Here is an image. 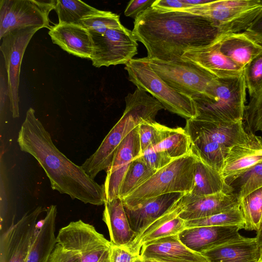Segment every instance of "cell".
<instances>
[{"label":"cell","instance_id":"6da1fadb","mask_svg":"<svg viewBox=\"0 0 262 262\" xmlns=\"http://www.w3.org/2000/svg\"><path fill=\"white\" fill-rule=\"evenodd\" d=\"M133 33L147 50L149 59H182L193 48L209 45L221 35L215 25L200 15L181 11H161L149 7L135 19Z\"/></svg>","mask_w":262,"mask_h":262},{"label":"cell","instance_id":"7a4b0ae2","mask_svg":"<svg viewBox=\"0 0 262 262\" xmlns=\"http://www.w3.org/2000/svg\"><path fill=\"white\" fill-rule=\"evenodd\" d=\"M17 141L20 149L33 156L43 168L52 189L84 204H104V185L97 183L59 150L32 107L26 112Z\"/></svg>","mask_w":262,"mask_h":262},{"label":"cell","instance_id":"3957f363","mask_svg":"<svg viewBox=\"0 0 262 262\" xmlns=\"http://www.w3.org/2000/svg\"><path fill=\"white\" fill-rule=\"evenodd\" d=\"M144 91L137 88L125 98V109L120 119L105 136L97 149L81 165L94 179L110 166L117 149L125 136L144 121H155L158 112L164 107Z\"/></svg>","mask_w":262,"mask_h":262},{"label":"cell","instance_id":"277c9868","mask_svg":"<svg viewBox=\"0 0 262 262\" xmlns=\"http://www.w3.org/2000/svg\"><path fill=\"white\" fill-rule=\"evenodd\" d=\"M247 89L244 74L216 77L203 94L192 97L199 120L235 123L244 119Z\"/></svg>","mask_w":262,"mask_h":262},{"label":"cell","instance_id":"5b68a950","mask_svg":"<svg viewBox=\"0 0 262 262\" xmlns=\"http://www.w3.org/2000/svg\"><path fill=\"white\" fill-rule=\"evenodd\" d=\"M196 157L192 152L173 160L158 170L148 180L122 199L125 207L161 195L180 192L189 193L193 185Z\"/></svg>","mask_w":262,"mask_h":262},{"label":"cell","instance_id":"8992f818","mask_svg":"<svg viewBox=\"0 0 262 262\" xmlns=\"http://www.w3.org/2000/svg\"><path fill=\"white\" fill-rule=\"evenodd\" d=\"M125 69L129 81L158 100L164 109L186 120L196 117L192 99L166 84L150 67L146 57L132 59L125 64Z\"/></svg>","mask_w":262,"mask_h":262},{"label":"cell","instance_id":"52a82bcc","mask_svg":"<svg viewBox=\"0 0 262 262\" xmlns=\"http://www.w3.org/2000/svg\"><path fill=\"white\" fill-rule=\"evenodd\" d=\"M262 9L261 0L212 1L181 10L212 21L222 34L245 31Z\"/></svg>","mask_w":262,"mask_h":262},{"label":"cell","instance_id":"ba28073f","mask_svg":"<svg viewBox=\"0 0 262 262\" xmlns=\"http://www.w3.org/2000/svg\"><path fill=\"white\" fill-rule=\"evenodd\" d=\"M156 74L172 89L192 97L205 93L216 77L191 62L164 61L146 57Z\"/></svg>","mask_w":262,"mask_h":262},{"label":"cell","instance_id":"9c48e42d","mask_svg":"<svg viewBox=\"0 0 262 262\" xmlns=\"http://www.w3.org/2000/svg\"><path fill=\"white\" fill-rule=\"evenodd\" d=\"M55 0H1L0 39L9 32L29 27L50 29L49 15Z\"/></svg>","mask_w":262,"mask_h":262},{"label":"cell","instance_id":"30bf717a","mask_svg":"<svg viewBox=\"0 0 262 262\" xmlns=\"http://www.w3.org/2000/svg\"><path fill=\"white\" fill-rule=\"evenodd\" d=\"M40 29L38 27L18 28L9 32L1 39L0 50L7 76L10 110L14 118L19 116L18 88L22 59L30 40Z\"/></svg>","mask_w":262,"mask_h":262},{"label":"cell","instance_id":"8fae6325","mask_svg":"<svg viewBox=\"0 0 262 262\" xmlns=\"http://www.w3.org/2000/svg\"><path fill=\"white\" fill-rule=\"evenodd\" d=\"M56 242L64 249L78 253L81 262H98L111 246V242L93 226L81 220L61 228Z\"/></svg>","mask_w":262,"mask_h":262},{"label":"cell","instance_id":"7c38bea8","mask_svg":"<svg viewBox=\"0 0 262 262\" xmlns=\"http://www.w3.org/2000/svg\"><path fill=\"white\" fill-rule=\"evenodd\" d=\"M95 67L126 64L138 53V42L133 31L124 26L108 30L102 35L91 34Z\"/></svg>","mask_w":262,"mask_h":262},{"label":"cell","instance_id":"4fadbf2b","mask_svg":"<svg viewBox=\"0 0 262 262\" xmlns=\"http://www.w3.org/2000/svg\"><path fill=\"white\" fill-rule=\"evenodd\" d=\"M46 208L26 212L0 237V262H26L37 233V220Z\"/></svg>","mask_w":262,"mask_h":262},{"label":"cell","instance_id":"5bb4252c","mask_svg":"<svg viewBox=\"0 0 262 262\" xmlns=\"http://www.w3.org/2000/svg\"><path fill=\"white\" fill-rule=\"evenodd\" d=\"M138 125L122 141L110 166L106 171V176L103 184L106 201L119 197L120 186L130 163L142 154Z\"/></svg>","mask_w":262,"mask_h":262},{"label":"cell","instance_id":"9a60e30c","mask_svg":"<svg viewBox=\"0 0 262 262\" xmlns=\"http://www.w3.org/2000/svg\"><path fill=\"white\" fill-rule=\"evenodd\" d=\"M240 201L234 192L194 195L189 193L182 196L180 217L185 221L210 216L239 207Z\"/></svg>","mask_w":262,"mask_h":262},{"label":"cell","instance_id":"2e32d148","mask_svg":"<svg viewBox=\"0 0 262 262\" xmlns=\"http://www.w3.org/2000/svg\"><path fill=\"white\" fill-rule=\"evenodd\" d=\"M241 226H200L185 229L179 234L180 241L193 251L202 252L223 244L239 240Z\"/></svg>","mask_w":262,"mask_h":262},{"label":"cell","instance_id":"e0dca14e","mask_svg":"<svg viewBox=\"0 0 262 262\" xmlns=\"http://www.w3.org/2000/svg\"><path fill=\"white\" fill-rule=\"evenodd\" d=\"M248 134L245 142L230 148L221 171L229 186L237 177L262 162V137Z\"/></svg>","mask_w":262,"mask_h":262},{"label":"cell","instance_id":"ac0fdd59","mask_svg":"<svg viewBox=\"0 0 262 262\" xmlns=\"http://www.w3.org/2000/svg\"><path fill=\"white\" fill-rule=\"evenodd\" d=\"M219 38L209 45L186 51L182 56V59L196 64L217 78L243 75L244 69L232 61L220 51Z\"/></svg>","mask_w":262,"mask_h":262},{"label":"cell","instance_id":"d6986e66","mask_svg":"<svg viewBox=\"0 0 262 262\" xmlns=\"http://www.w3.org/2000/svg\"><path fill=\"white\" fill-rule=\"evenodd\" d=\"M182 196L167 211L136 236L126 247L131 252L139 255L144 245L165 237L179 234L186 229L185 221L179 216L182 210Z\"/></svg>","mask_w":262,"mask_h":262},{"label":"cell","instance_id":"ffe728a7","mask_svg":"<svg viewBox=\"0 0 262 262\" xmlns=\"http://www.w3.org/2000/svg\"><path fill=\"white\" fill-rule=\"evenodd\" d=\"M184 129L189 136L204 135L229 149L244 143L248 136L243 121L226 123L194 118L186 120Z\"/></svg>","mask_w":262,"mask_h":262},{"label":"cell","instance_id":"44dd1931","mask_svg":"<svg viewBox=\"0 0 262 262\" xmlns=\"http://www.w3.org/2000/svg\"><path fill=\"white\" fill-rule=\"evenodd\" d=\"M174 192L141 201L128 207L124 206L129 225L137 235L167 211L183 194Z\"/></svg>","mask_w":262,"mask_h":262},{"label":"cell","instance_id":"7402d4cb","mask_svg":"<svg viewBox=\"0 0 262 262\" xmlns=\"http://www.w3.org/2000/svg\"><path fill=\"white\" fill-rule=\"evenodd\" d=\"M141 257L165 262H209L201 253L192 251L180 239L178 234L144 245Z\"/></svg>","mask_w":262,"mask_h":262},{"label":"cell","instance_id":"603a6c76","mask_svg":"<svg viewBox=\"0 0 262 262\" xmlns=\"http://www.w3.org/2000/svg\"><path fill=\"white\" fill-rule=\"evenodd\" d=\"M53 43L80 58L91 59L93 41L90 31L80 25L57 24L49 29Z\"/></svg>","mask_w":262,"mask_h":262},{"label":"cell","instance_id":"cb8c5ba5","mask_svg":"<svg viewBox=\"0 0 262 262\" xmlns=\"http://www.w3.org/2000/svg\"><path fill=\"white\" fill-rule=\"evenodd\" d=\"M260 248L256 238L244 237L202 252L209 262H258Z\"/></svg>","mask_w":262,"mask_h":262},{"label":"cell","instance_id":"d4e9b609","mask_svg":"<svg viewBox=\"0 0 262 262\" xmlns=\"http://www.w3.org/2000/svg\"><path fill=\"white\" fill-rule=\"evenodd\" d=\"M104 205L102 220L107 227L111 243L127 247L137 234L130 227L122 200L117 197L106 201Z\"/></svg>","mask_w":262,"mask_h":262},{"label":"cell","instance_id":"484cf974","mask_svg":"<svg viewBox=\"0 0 262 262\" xmlns=\"http://www.w3.org/2000/svg\"><path fill=\"white\" fill-rule=\"evenodd\" d=\"M219 46L223 55L244 69L262 52V46L244 32L222 34L219 38Z\"/></svg>","mask_w":262,"mask_h":262},{"label":"cell","instance_id":"4316f807","mask_svg":"<svg viewBox=\"0 0 262 262\" xmlns=\"http://www.w3.org/2000/svg\"><path fill=\"white\" fill-rule=\"evenodd\" d=\"M45 217L40 226L26 262H48L57 244L55 235L57 207L52 205L46 208Z\"/></svg>","mask_w":262,"mask_h":262},{"label":"cell","instance_id":"83f0119b","mask_svg":"<svg viewBox=\"0 0 262 262\" xmlns=\"http://www.w3.org/2000/svg\"><path fill=\"white\" fill-rule=\"evenodd\" d=\"M220 192H233V189L225 182L220 172L196 157L193 185L189 193L194 195H206Z\"/></svg>","mask_w":262,"mask_h":262},{"label":"cell","instance_id":"f1b7e54d","mask_svg":"<svg viewBox=\"0 0 262 262\" xmlns=\"http://www.w3.org/2000/svg\"><path fill=\"white\" fill-rule=\"evenodd\" d=\"M189 137L192 153L221 173L230 149L204 135Z\"/></svg>","mask_w":262,"mask_h":262},{"label":"cell","instance_id":"f546056e","mask_svg":"<svg viewBox=\"0 0 262 262\" xmlns=\"http://www.w3.org/2000/svg\"><path fill=\"white\" fill-rule=\"evenodd\" d=\"M157 170L152 168L139 156L130 163L119 190L122 200L148 180Z\"/></svg>","mask_w":262,"mask_h":262},{"label":"cell","instance_id":"4dcf8cb0","mask_svg":"<svg viewBox=\"0 0 262 262\" xmlns=\"http://www.w3.org/2000/svg\"><path fill=\"white\" fill-rule=\"evenodd\" d=\"M58 24L81 25V20L99 10L81 1L55 0V9Z\"/></svg>","mask_w":262,"mask_h":262},{"label":"cell","instance_id":"1f68e13d","mask_svg":"<svg viewBox=\"0 0 262 262\" xmlns=\"http://www.w3.org/2000/svg\"><path fill=\"white\" fill-rule=\"evenodd\" d=\"M244 229L257 232L262 226V187L251 192L240 202Z\"/></svg>","mask_w":262,"mask_h":262},{"label":"cell","instance_id":"d6a6232c","mask_svg":"<svg viewBox=\"0 0 262 262\" xmlns=\"http://www.w3.org/2000/svg\"><path fill=\"white\" fill-rule=\"evenodd\" d=\"M142 153L160 143L174 132L177 128H170L155 121H144L138 125Z\"/></svg>","mask_w":262,"mask_h":262},{"label":"cell","instance_id":"836d02e7","mask_svg":"<svg viewBox=\"0 0 262 262\" xmlns=\"http://www.w3.org/2000/svg\"><path fill=\"white\" fill-rule=\"evenodd\" d=\"M153 148L164 151L176 159L191 152V141L184 128L177 127L174 132Z\"/></svg>","mask_w":262,"mask_h":262},{"label":"cell","instance_id":"e575fe53","mask_svg":"<svg viewBox=\"0 0 262 262\" xmlns=\"http://www.w3.org/2000/svg\"><path fill=\"white\" fill-rule=\"evenodd\" d=\"M81 25L91 34L102 35L108 30L122 27L119 16L111 11L99 10L81 20Z\"/></svg>","mask_w":262,"mask_h":262},{"label":"cell","instance_id":"d590c367","mask_svg":"<svg viewBox=\"0 0 262 262\" xmlns=\"http://www.w3.org/2000/svg\"><path fill=\"white\" fill-rule=\"evenodd\" d=\"M230 186L240 202L250 193L262 187V162L237 177Z\"/></svg>","mask_w":262,"mask_h":262},{"label":"cell","instance_id":"8d00e7d4","mask_svg":"<svg viewBox=\"0 0 262 262\" xmlns=\"http://www.w3.org/2000/svg\"><path fill=\"white\" fill-rule=\"evenodd\" d=\"M245 226L239 207L204 218L185 221L186 228L200 226Z\"/></svg>","mask_w":262,"mask_h":262},{"label":"cell","instance_id":"74e56055","mask_svg":"<svg viewBox=\"0 0 262 262\" xmlns=\"http://www.w3.org/2000/svg\"><path fill=\"white\" fill-rule=\"evenodd\" d=\"M244 119L247 133L255 134L258 131L262 132V89L250 98L246 106Z\"/></svg>","mask_w":262,"mask_h":262},{"label":"cell","instance_id":"f35d334b","mask_svg":"<svg viewBox=\"0 0 262 262\" xmlns=\"http://www.w3.org/2000/svg\"><path fill=\"white\" fill-rule=\"evenodd\" d=\"M244 77L251 98L262 89V52L245 66Z\"/></svg>","mask_w":262,"mask_h":262},{"label":"cell","instance_id":"ab89813d","mask_svg":"<svg viewBox=\"0 0 262 262\" xmlns=\"http://www.w3.org/2000/svg\"><path fill=\"white\" fill-rule=\"evenodd\" d=\"M140 156L147 165L156 170L165 167L174 160L165 152L153 148L146 149Z\"/></svg>","mask_w":262,"mask_h":262},{"label":"cell","instance_id":"60d3db41","mask_svg":"<svg viewBox=\"0 0 262 262\" xmlns=\"http://www.w3.org/2000/svg\"><path fill=\"white\" fill-rule=\"evenodd\" d=\"M138 255L131 252L126 247L111 243L110 249V262H134Z\"/></svg>","mask_w":262,"mask_h":262},{"label":"cell","instance_id":"b9f144b4","mask_svg":"<svg viewBox=\"0 0 262 262\" xmlns=\"http://www.w3.org/2000/svg\"><path fill=\"white\" fill-rule=\"evenodd\" d=\"M48 262H81L79 254L68 251L56 244Z\"/></svg>","mask_w":262,"mask_h":262},{"label":"cell","instance_id":"7bdbcfd3","mask_svg":"<svg viewBox=\"0 0 262 262\" xmlns=\"http://www.w3.org/2000/svg\"><path fill=\"white\" fill-rule=\"evenodd\" d=\"M155 1V0H132L129 1L124 10V15L135 19L151 7Z\"/></svg>","mask_w":262,"mask_h":262},{"label":"cell","instance_id":"ee69618b","mask_svg":"<svg viewBox=\"0 0 262 262\" xmlns=\"http://www.w3.org/2000/svg\"><path fill=\"white\" fill-rule=\"evenodd\" d=\"M151 7L161 11H181L189 8L183 0H155Z\"/></svg>","mask_w":262,"mask_h":262},{"label":"cell","instance_id":"f6af8a7d","mask_svg":"<svg viewBox=\"0 0 262 262\" xmlns=\"http://www.w3.org/2000/svg\"><path fill=\"white\" fill-rule=\"evenodd\" d=\"M244 32L262 46V9L249 27Z\"/></svg>","mask_w":262,"mask_h":262},{"label":"cell","instance_id":"bcb514c9","mask_svg":"<svg viewBox=\"0 0 262 262\" xmlns=\"http://www.w3.org/2000/svg\"><path fill=\"white\" fill-rule=\"evenodd\" d=\"M6 75H7V73L5 74V71L3 73V71L1 69L0 78V107L1 113L5 107L7 97L9 98L7 77H6L7 76Z\"/></svg>","mask_w":262,"mask_h":262},{"label":"cell","instance_id":"7dc6e473","mask_svg":"<svg viewBox=\"0 0 262 262\" xmlns=\"http://www.w3.org/2000/svg\"><path fill=\"white\" fill-rule=\"evenodd\" d=\"M183 1L189 6V8H191L210 3L212 0H183Z\"/></svg>","mask_w":262,"mask_h":262},{"label":"cell","instance_id":"c3c4849f","mask_svg":"<svg viewBox=\"0 0 262 262\" xmlns=\"http://www.w3.org/2000/svg\"><path fill=\"white\" fill-rule=\"evenodd\" d=\"M134 262H165L163 261L157 260L155 259L146 258L141 257L140 255L137 256Z\"/></svg>","mask_w":262,"mask_h":262},{"label":"cell","instance_id":"681fc988","mask_svg":"<svg viewBox=\"0 0 262 262\" xmlns=\"http://www.w3.org/2000/svg\"><path fill=\"white\" fill-rule=\"evenodd\" d=\"M255 238L259 246L260 247H262V226L260 229L256 232V236Z\"/></svg>","mask_w":262,"mask_h":262},{"label":"cell","instance_id":"f907efd6","mask_svg":"<svg viewBox=\"0 0 262 262\" xmlns=\"http://www.w3.org/2000/svg\"><path fill=\"white\" fill-rule=\"evenodd\" d=\"M110 250L105 253L98 262H110Z\"/></svg>","mask_w":262,"mask_h":262},{"label":"cell","instance_id":"816d5d0a","mask_svg":"<svg viewBox=\"0 0 262 262\" xmlns=\"http://www.w3.org/2000/svg\"><path fill=\"white\" fill-rule=\"evenodd\" d=\"M259 261H262V247L260 248V254Z\"/></svg>","mask_w":262,"mask_h":262},{"label":"cell","instance_id":"f5cc1de1","mask_svg":"<svg viewBox=\"0 0 262 262\" xmlns=\"http://www.w3.org/2000/svg\"><path fill=\"white\" fill-rule=\"evenodd\" d=\"M258 262H262V261H258Z\"/></svg>","mask_w":262,"mask_h":262},{"label":"cell","instance_id":"db71d44e","mask_svg":"<svg viewBox=\"0 0 262 262\" xmlns=\"http://www.w3.org/2000/svg\"><path fill=\"white\" fill-rule=\"evenodd\" d=\"M261 133H262V132H261Z\"/></svg>","mask_w":262,"mask_h":262}]
</instances>
